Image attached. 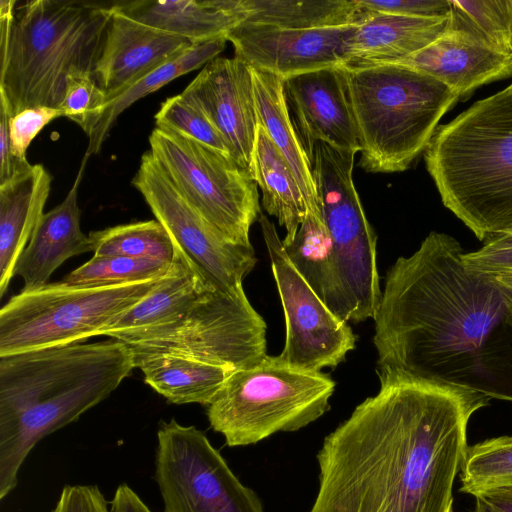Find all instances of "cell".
Returning a JSON list of instances; mask_svg holds the SVG:
<instances>
[{"label": "cell", "instance_id": "obj_19", "mask_svg": "<svg viewBox=\"0 0 512 512\" xmlns=\"http://www.w3.org/2000/svg\"><path fill=\"white\" fill-rule=\"evenodd\" d=\"M394 64L438 79L460 98L484 84L512 76V53L501 52L473 34L448 27L427 47Z\"/></svg>", "mask_w": 512, "mask_h": 512}, {"label": "cell", "instance_id": "obj_2", "mask_svg": "<svg viewBox=\"0 0 512 512\" xmlns=\"http://www.w3.org/2000/svg\"><path fill=\"white\" fill-rule=\"evenodd\" d=\"M326 436L309 512H452L471 416L490 398L401 376Z\"/></svg>", "mask_w": 512, "mask_h": 512}, {"label": "cell", "instance_id": "obj_18", "mask_svg": "<svg viewBox=\"0 0 512 512\" xmlns=\"http://www.w3.org/2000/svg\"><path fill=\"white\" fill-rule=\"evenodd\" d=\"M191 45L129 17L114 3L93 77L109 99Z\"/></svg>", "mask_w": 512, "mask_h": 512}, {"label": "cell", "instance_id": "obj_9", "mask_svg": "<svg viewBox=\"0 0 512 512\" xmlns=\"http://www.w3.org/2000/svg\"><path fill=\"white\" fill-rule=\"evenodd\" d=\"M355 155L319 142L312 162L332 268L348 323L374 319L382 296L376 262L377 235L366 218L353 181Z\"/></svg>", "mask_w": 512, "mask_h": 512}, {"label": "cell", "instance_id": "obj_6", "mask_svg": "<svg viewBox=\"0 0 512 512\" xmlns=\"http://www.w3.org/2000/svg\"><path fill=\"white\" fill-rule=\"evenodd\" d=\"M346 73L361 148L358 165L367 173L407 170L460 99L438 79L398 64Z\"/></svg>", "mask_w": 512, "mask_h": 512}, {"label": "cell", "instance_id": "obj_21", "mask_svg": "<svg viewBox=\"0 0 512 512\" xmlns=\"http://www.w3.org/2000/svg\"><path fill=\"white\" fill-rule=\"evenodd\" d=\"M88 157L85 154L65 199L42 215L18 258L14 276L23 279L22 290L46 285L51 274L67 259L92 251L89 236L81 230V211L78 206V189Z\"/></svg>", "mask_w": 512, "mask_h": 512}, {"label": "cell", "instance_id": "obj_33", "mask_svg": "<svg viewBox=\"0 0 512 512\" xmlns=\"http://www.w3.org/2000/svg\"><path fill=\"white\" fill-rule=\"evenodd\" d=\"M460 472V490L473 496L512 487V436L491 438L468 447Z\"/></svg>", "mask_w": 512, "mask_h": 512}, {"label": "cell", "instance_id": "obj_31", "mask_svg": "<svg viewBox=\"0 0 512 512\" xmlns=\"http://www.w3.org/2000/svg\"><path fill=\"white\" fill-rule=\"evenodd\" d=\"M94 257L124 256L173 262L175 248L165 228L157 220L122 224L91 231Z\"/></svg>", "mask_w": 512, "mask_h": 512}, {"label": "cell", "instance_id": "obj_23", "mask_svg": "<svg viewBox=\"0 0 512 512\" xmlns=\"http://www.w3.org/2000/svg\"><path fill=\"white\" fill-rule=\"evenodd\" d=\"M115 6L143 24L192 44L227 37L246 17L243 0H136L115 2Z\"/></svg>", "mask_w": 512, "mask_h": 512}, {"label": "cell", "instance_id": "obj_13", "mask_svg": "<svg viewBox=\"0 0 512 512\" xmlns=\"http://www.w3.org/2000/svg\"><path fill=\"white\" fill-rule=\"evenodd\" d=\"M132 185L165 228L182 260L219 289L244 291L243 279L257 263L252 245H239L225 237L179 191L150 151L142 155Z\"/></svg>", "mask_w": 512, "mask_h": 512}, {"label": "cell", "instance_id": "obj_36", "mask_svg": "<svg viewBox=\"0 0 512 512\" xmlns=\"http://www.w3.org/2000/svg\"><path fill=\"white\" fill-rule=\"evenodd\" d=\"M107 101L106 93L91 74H74L67 78L62 104L65 117L69 118L88 135L100 122Z\"/></svg>", "mask_w": 512, "mask_h": 512}, {"label": "cell", "instance_id": "obj_42", "mask_svg": "<svg viewBox=\"0 0 512 512\" xmlns=\"http://www.w3.org/2000/svg\"><path fill=\"white\" fill-rule=\"evenodd\" d=\"M474 497L473 512H512V487L482 491Z\"/></svg>", "mask_w": 512, "mask_h": 512}, {"label": "cell", "instance_id": "obj_7", "mask_svg": "<svg viewBox=\"0 0 512 512\" xmlns=\"http://www.w3.org/2000/svg\"><path fill=\"white\" fill-rule=\"evenodd\" d=\"M330 375L292 366L279 356L235 369L207 406L211 428L230 447L297 431L330 409Z\"/></svg>", "mask_w": 512, "mask_h": 512}, {"label": "cell", "instance_id": "obj_17", "mask_svg": "<svg viewBox=\"0 0 512 512\" xmlns=\"http://www.w3.org/2000/svg\"><path fill=\"white\" fill-rule=\"evenodd\" d=\"M182 94L208 117L232 158L249 170L259 126L251 67L236 57H216Z\"/></svg>", "mask_w": 512, "mask_h": 512}, {"label": "cell", "instance_id": "obj_16", "mask_svg": "<svg viewBox=\"0 0 512 512\" xmlns=\"http://www.w3.org/2000/svg\"><path fill=\"white\" fill-rule=\"evenodd\" d=\"M283 88L293 125L311 162L319 142L360 152L343 66L287 77Z\"/></svg>", "mask_w": 512, "mask_h": 512}, {"label": "cell", "instance_id": "obj_38", "mask_svg": "<svg viewBox=\"0 0 512 512\" xmlns=\"http://www.w3.org/2000/svg\"><path fill=\"white\" fill-rule=\"evenodd\" d=\"M467 265L491 274H512V232L499 235L473 252H464Z\"/></svg>", "mask_w": 512, "mask_h": 512}, {"label": "cell", "instance_id": "obj_45", "mask_svg": "<svg viewBox=\"0 0 512 512\" xmlns=\"http://www.w3.org/2000/svg\"><path fill=\"white\" fill-rule=\"evenodd\" d=\"M510 86H512V83L510 84Z\"/></svg>", "mask_w": 512, "mask_h": 512}, {"label": "cell", "instance_id": "obj_39", "mask_svg": "<svg viewBox=\"0 0 512 512\" xmlns=\"http://www.w3.org/2000/svg\"><path fill=\"white\" fill-rule=\"evenodd\" d=\"M364 9L413 17H443L450 11V0H357Z\"/></svg>", "mask_w": 512, "mask_h": 512}, {"label": "cell", "instance_id": "obj_12", "mask_svg": "<svg viewBox=\"0 0 512 512\" xmlns=\"http://www.w3.org/2000/svg\"><path fill=\"white\" fill-rule=\"evenodd\" d=\"M154 479L164 512H264L205 433L174 418L159 424Z\"/></svg>", "mask_w": 512, "mask_h": 512}, {"label": "cell", "instance_id": "obj_15", "mask_svg": "<svg viewBox=\"0 0 512 512\" xmlns=\"http://www.w3.org/2000/svg\"><path fill=\"white\" fill-rule=\"evenodd\" d=\"M354 25L311 30L241 23L227 35L236 58L283 79L342 66L345 42Z\"/></svg>", "mask_w": 512, "mask_h": 512}, {"label": "cell", "instance_id": "obj_5", "mask_svg": "<svg viewBox=\"0 0 512 512\" xmlns=\"http://www.w3.org/2000/svg\"><path fill=\"white\" fill-rule=\"evenodd\" d=\"M114 3L32 0L16 7L0 45V103L11 117L24 109L60 108L67 78L93 75Z\"/></svg>", "mask_w": 512, "mask_h": 512}, {"label": "cell", "instance_id": "obj_28", "mask_svg": "<svg viewBox=\"0 0 512 512\" xmlns=\"http://www.w3.org/2000/svg\"><path fill=\"white\" fill-rule=\"evenodd\" d=\"M227 37L193 44L176 57L154 68L130 86L107 99L103 116L89 137L86 154L100 151L118 116L134 102L155 92L172 80L196 70L218 57L224 50Z\"/></svg>", "mask_w": 512, "mask_h": 512}, {"label": "cell", "instance_id": "obj_32", "mask_svg": "<svg viewBox=\"0 0 512 512\" xmlns=\"http://www.w3.org/2000/svg\"><path fill=\"white\" fill-rule=\"evenodd\" d=\"M448 28L466 31L512 53V0H450Z\"/></svg>", "mask_w": 512, "mask_h": 512}, {"label": "cell", "instance_id": "obj_26", "mask_svg": "<svg viewBox=\"0 0 512 512\" xmlns=\"http://www.w3.org/2000/svg\"><path fill=\"white\" fill-rule=\"evenodd\" d=\"M249 172L261 189L264 210L286 229L283 240H292L306 216V204L288 163L260 125Z\"/></svg>", "mask_w": 512, "mask_h": 512}, {"label": "cell", "instance_id": "obj_34", "mask_svg": "<svg viewBox=\"0 0 512 512\" xmlns=\"http://www.w3.org/2000/svg\"><path fill=\"white\" fill-rule=\"evenodd\" d=\"M172 262L124 256L92 257L70 272L64 283L76 286H111L165 276Z\"/></svg>", "mask_w": 512, "mask_h": 512}, {"label": "cell", "instance_id": "obj_35", "mask_svg": "<svg viewBox=\"0 0 512 512\" xmlns=\"http://www.w3.org/2000/svg\"><path fill=\"white\" fill-rule=\"evenodd\" d=\"M156 127L195 140L230 157L221 134L203 111L182 93L167 98L155 115Z\"/></svg>", "mask_w": 512, "mask_h": 512}, {"label": "cell", "instance_id": "obj_11", "mask_svg": "<svg viewBox=\"0 0 512 512\" xmlns=\"http://www.w3.org/2000/svg\"><path fill=\"white\" fill-rule=\"evenodd\" d=\"M149 144L186 199L229 240L250 246L249 231L261 209L249 170L228 155L158 127Z\"/></svg>", "mask_w": 512, "mask_h": 512}, {"label": "cell", "instance_id": "obj_37", "mask_svg": "<svg viewBox=\"0 0 512 512\" xmlns=\"http://www.w3.org/2000/svg\"><path fill=\"white\" fill-rule=\"evenodd\" d=\"M64 116L59 108L37 106L24 109L9 120L11 152L21 163L28 162L27 148L37 134L54 119Z\"/></svg>", "mask_w": 512, "mask_h": 512}, {"label": "cell", "instance_id": "obj_4", "mask_svg": "<svg viewBox=\"0 0 512 512\" xmlns=\"http://www.w3.org/2000/svg\"><path fill=\"white\" fill-rule=\"evenodd\" d=\"M423 155L442 203L479 240L512 232V86L438 126Z\"/></svg>", "mask_w": 512, "mask_h": 512}, {"label": "cell", "instance_id": "obj_43", "mask_svg": "<svg viewBox=\"0 0 512 512\" xmlns=\"http://www.w3.org/2000/svg\"><path fill=\"white\" fill-rule=\"evenodd\" d=\"M110 512H152L127 484H120L111 501Z\"/></svg>", "mask_w": 512, "mask_h": 512}, {"label": "cell", "instance_id": "obj_8", "mask_svg": "<svg viewBox=\"0 0 512 512\" xmlns=\"http://www.w3.org/2000/svg\"><path fill=\"white\" fill-rule=\"evenodd\" d=\"M161 278L90 287L62 281L21 290L0 310V356L97 336L148 295Z\"/></svg>", "mask_w": 512, "mask_h": 512}, {"label": "cell", "instance_id": "obj_20", "mask_svg": "<svg viewBox=\"0 0 512 512\" xmlns=\"http://www.w3.org/2000/svg\"><path fill=\"white\" fill-rule=\"evenodd\" d=\"M447 25L448 15L413 17L368 11L345 42L342 66L362 69L397 63L434 42Z\"/></svg>", "mask_w": 512, "mask_h": 512}, {"label": "cell", "instance_id": "obj_10", "mask_svg": "<svg viewBox=\"0 0 512 512\" xmlns=\"http://www.w3.org/2000/svg\"><path fill=\"white\" fill-rule=\"evenodd\" d=\"M266 323L244 291L209 286L192 308L168 325L118 334L134 360L155 355L191 358L231 369L267 356Z\"/></svg>", "mask_w": 512, "mask_h": 512}, {"label": "cell", "instance_id": "obj_22", "mask_svg": "<svg viewBox=\"0 0 512 512\" xmlns=\"http://www.w3.org/2000/svg\"><path fill=\"white\" fill-rule=\"evenodd\" d=\"M52 177L42 164L27 163L0 185V297L22 251L44 214Z\"/></svg>", "mask_w": 512, "mask_h": 512}, {"label": "cell", "instance_id": "obj_25", "mask_svg": "<svg viewBox=\"0 0 512 512\" xmlns=\"http://www.w3.org/2000/svg\"><path fill=\"white\" fill-rule=\"evenodd\" d=\"M212 284L176 253L167 274L137 304L103 328L99 335L118 334L160 327L176 322ZM215 286V285H214Z\"/></svg>", "mask_w": 512, "mask_h": 512}, {"label": "cell", "instance_id": "obj_44", "mask_svg": "<svg viewBox=\"0 0 512 512\" xmlns=\"http://www.w3.org/2000/svg\"><path fill=\"white\" fill-rule=\"evenodd\" d=\"M512 293V274H494Z\"/></svg>", "mask_w": 512, "mask_h": 512}, {"label": "cell", "instance_id": "obj_14", "mask_svg": "<svg viewBox=\"0 0 512 512\" xmlns=\"http://www.w3.org/2000/svg\"><path fill=\"white\" fill-rule=\"evenodd\" d=\"M258 220L285 317V344L278 356L305 370L336 367L355 348L357 336L295 268L274 224L262 212Z\"/></svg>", "mask_w": 512, "mask_h": 512}, {"label": "cell", "instance_id": "obj_40", "mask_svg": "<svg viewBox=\"0 0 512 512\" xmlns=\"http://www.w3.org/2000/svg\"><path fill=\"white\" fill-rule=\"evenodd\" d=\"M52 512H110V510L98 486L66 485Z\"/></svg>", "mask_w": 512, "mask_h": 512}, {"label": "cell", "instance_id": "obj_27", "mask_svg": "<svg viewBox=\"0 0 512 512\" xmlns=\"http://www.w3.org/2000/svg\"><path fill=\"white\" fill-rule=\"evenodd\" d=\"M144 381L170 403L208 406L234 369L191 358L155 355L134 360Z\"/></svg>", "mask_w": 512, "mask_h": 512}, {"label": "cell", "instance_id": "obj_1", "mask_svg": "<svg viewBox=\"0 0 512 512\" xmlns=\"http://www.w3.org/2000/svg\"><path fill=\"white\" fill-rule=\"evenodd\" d=\"M432 231L388 269L376 315L377 374L512 402V293Z\"/></svg>", "mask_w": 512, "mask_h": 512}, {"label": "cell", "instance_id": "obj_41", "mask_svg": "<svg viewBox=\"0 0 512 512\" xmlns=\"http://www.w3.org/2000/svg\"><path fill=\"white\" fill-rule=\"evenodd\" d=\"M8 109L0 103V185L9 180L21 166L29 163L18 162L11 152Z\"/></svg>", "mask_w": 512, "mask_h": 512}, {"label": "cell", "instance_id": "obj_3", "mask_svg": "<svg viewBox=\"0 0 512 512\" xmlns=\"http://www.w3.org/2000/svg\"><path fill=\"white\" fill-rule=\"evenodd\" d=\"M134 368L117 339L0 356V499L40 440L106 399Z\"/></svg>", "mask_w": 512, "mask_h": 512}, {"label": "cell", "instance_id": "obj_30", "mask_svg": "<svg viewBox=\"0 0 512 512\" xmlns=\"http://www.w3.org/2000/svg\"><path fill=\"white\" fill-rule=\"evenodd\" d=\"M282 245L316 295L335 315L347 322L332 268L329 236L323 217L307 212L295 237L288 241L282 239Z\"/></svg>", "mask_w": 512, "mask_h": 512}, {"label": "cell", "instance_id": "obj_24", "mask_svg": "<svg viewBox=\"0 0 512 512\" xmlns=\"http://www.w3.org/2000/svg\"><path fill=\"white\" fill-rule=\"evenodd\" d=\"M251 71L258 124L264 128L288 163L303 195L307 212L322 216L312 174V162L290 117L283 78L257 68L251 67Z\"/></svg>", "mask_w": 512, "mask_h": 512}, {"label": "cell", "instance_id": "obj_29", "mask_svg": "<svg viewBox=\"0 0 512 512\" xmlns=\"http://www.w3.org/2000/svg\"><path fill=\"white\" fill-rule=\"evenodd\" d=\"M243 5L242 23L291 30L359 24L368 14L357 0H243Z\"/></svg>", "mask_w": 512, "mask_h": 512}]
</instances>
